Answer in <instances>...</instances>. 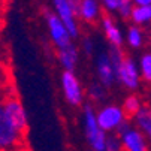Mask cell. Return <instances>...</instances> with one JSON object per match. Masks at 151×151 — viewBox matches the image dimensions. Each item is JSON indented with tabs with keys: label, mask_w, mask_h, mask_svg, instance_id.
<instances>
[{
	"label": "cell",
	"mask_w": 151,
	"mask_h": 151,
	"mask_svg": "<svg viewBox=\"0 0 151 151\" xmlns=\"http://www.w3.org/2000/svg\"><path fill=\"white\" fill-rule=\"evenodd\" d=\"M111 57L114 72H115V79L121 82L124 87L135 90L139 84V72L135 61L130 57H126L120 48L112 47L111 51L108 52Z\"/></svg>",
	"instance_id": "obj_1"
},
{
	"label": "cell",
	"mask_w": 151,
	"mask_h": 151,
	"mask_svg": "<svg viewBox=\"0 0 151 151\" xmlns=\"http://www.w3.org/2000/svg\"><path fill=\"white\" fill-rule=\"evenodd\" d=\"M23 130L9 115L5 100L0 99V151H14L24 138Z\"/></svg>",
	"instance_id": "obj_2"
},
{
	"label": "cell",
	"mask_w": 151,
	"mask_h": 151,
	"mask_svg": "<svg viewBox=\"0 0 151 151\" xmlns=\"http://www.w3.org/2000/svg\"><path fill=\"white\" fill-rule=\"evenodd\" d=\"M84 130H85L87 141L91 147V151H105L106 150L108 136L100 129V126L97 123V115L94 114L93 108L90 105H87L84 109Z\"/></svg>",
	"instance_id": "obj_3"
},
{
	"label": "cell",
	"mask_w": 151,
	"mask_h": 151,
	"mask_svg": "<svg viewBox=\"0 0 151 151\" xmlns=\"http://www.w3.org/2000/svg\"><path fill=\"white\" fill-rule=\"evenodd\" d=\"M45 19H47V24H48V32H50V36L54 42V45L58 48V50H63V48H66L69 47L72 42V36L69 35L68 29L64 27L63 24V21L58 18L57 14L54 12H50L47 11L45 12Z\"/></svg>",
	"instance_id": "obj_4"
},
{
	"label": "cell",
	"mask_w": 151,
	"mask_h": 151,
	"mask_svg": "<svg viewBox=\"0 0 151 151\" xmlns=\"http://www.w3.org/2000/svg\"><path fill=\"white\" fill-rule=\"evenodd\" d=\"M97 115V123L103 132H111L117 129L126 121V114L123 108L117 105H108L96 114Z\"/></svg>",
	"instance_id": "obj_5"
},
{
	"label": "cell",
	"mask_w": 151,
	"mask_h": 151,
	"mask_svg": "<svg viewBox=\"0 0 151 151\" xmlns=\"http://www.w3.org/2000/svg\"><path fill=\"white\" fill-rule=\"evenodd\" d=\"M61 87H63V93L66 100L73 105L78 106L82 102V88H81V84L78 81V78L75 76L73 72H68L64 70L61 75Z\"/></svg>",
	"instance_id": "obj_6"
},
{
	"label": "cell",
	"mask_w": 151,
	"mask_h": 151,
	"mask_svg": "<svg viewBox=\"0 0 151 151\" xmlns=\"http://www.w3.org/2000/svg\"><path fill=\"white\" fill-rule=\"evenodd\" d=\"M52 5L55 8V14L63 21V24L68 29L69 35L72 37H78L79 30H78V24L75 19V14L69 5V0H52Z\"/></svg>",
	"instance_id": "obj_7"
},
{
	"label": "cell",
	"mask_w": 151,
	"mask_h": 151,
	"mask_svg": "<svg viewBox=\"0 0 151 151\" xmlns=\"http://www.w3.org/2000/svg\"><path fill=\"white\" fill-rule=\"evenodd\" d=\"M121 151H148V144L145 135L139 129H129L127 132L120 135Z\"/></svg>",
	"instance_id": "obj_8"
},
{
	"label": "cell",
	"mask_w": 151,
	"mask_h": 151,
	"mask_svg": "<svg viewBox=\"0 0 151 151\" xmlns=\"http://www.w3.org/2000/svg\"><path fill=\"white\" fill-rule=\"evenodd\" d=\"M97 75L100 82L105 87H109V85L115 81V72H114V66L111 57L108 52H103L97 57Z\"/></svg>",
	"instance_id": "obj_9"
},
{
	"label": "cell",
	"mask_w": 151,
	"mask_h": 151,
	"mask_svg": "<svg viewBox=\"0 0 151 151\" xmlns=\"http://www.w3.org/2000/svg\"><path fill=\"white\" fill-rule=\"evenodd\" d=\"M102 27L105 30V35L108 37V40L111 42V45L115 48H121L123 45V35L118 30V27L115 26L114 19L109 15H103L102 17Z\"/></svg>",
	"instance_id": "obj_10"
},
{
	"label": "cell",
	"mask_w": 151,
	"mask_h": 151,
	"mask_svg": "<svg viewBox=\"0 0 151 151\" xmlns=\"http://www.w3.org/2000/svg\"><path fill=\"white\" fill-rule=\"evenodd\" d=\"M57 55H58V61L63 66V69L68 70V72H73V69L76 66V61H78V51H76V48L70 44L66 48L58 50Z\"/></svg>",
	"instance_id": "obj_11"
},
{
	"label": "cell",
	"mask_w": 151,
	"mask_h": 151,
	"mask_svg": "<svg viewBox=\"0 0 151 151\" xmlns=\"http://www.w3.org/2000/svg\"><path fill=\"white\" fill-rule=\"evenodd\" d=\"M100 15V6L97 3V0H82L81 8H79V17L84 21L93 23L96 21Z\"/></svg>",
	"instance_id": "obj_12"
},
{
	"label": "cell",
	"mask_w": 151,
	"mask_h": 151,
	"mask_svg": "<svg viewBox=\"0 0 151 151\" xmlns=\"http://www.w3.org/2000/svg\"><path fill=\"white\" fill-rule=\"evenodd\" d=\"M135 120H136L139 130L151 141V112H150V108H142L138 112V115L135 117Z\"/></svg>",
	"instance_id": "obj_13"
},
{
	"label": "cell",
	"mask_w": 151,
	"mask_h": 151,
	"mask_svg": "<svg viewBox=\"0 0 151 151\" xmlns=\"http://www.w3.org/2000/svg\"><path fill=\"white\" fill-rule=\"evenodd\" d=\"M141 109H142V106H141V100H139L138 96L132 94V96H129V97L124 100L123 111H124L126 117H136Z\"/></svg>",
	"instance_id": "obj_14"
},
{
	"label": "cell",
	"mask_w": 151,
	"mask_h": 151,
	"mask_svg": "<svg viewBox=\"0 0 151 151\" xmlns=\"http://www.w3.org/2000/svg\"><path fill=\"white\" fill-rule=\"evenodd\" d=\"M133 23L136 24H144L151 21V5H144V6H135L132 17Z\"/></svg>",
	"instance_id": "obj_15"
},
{
	"label": "cell",
	"mask_w": 151,
	"mask_h": 151,
	"mask_svg": "<svg viewBox=\"0 0 151 151\" xmlns=\"http://www.w3.org/2000/svg\"><path fill=\"white\" fill-rule=\"evenodd\" d=\"M127 40H129V44H130L133 48H138L141 47L142 44V33L138 27H130L127 32Z\"/></svg>",
	"instance_id": "obj_16"
},
{
	"label": "cell",
	"mask_w": 151,
	"mask_h": 151,
	"mask_svg": "<svg viewBox=\"0 0 151 151\" xmlns=\"http://www.w3.org/2000/svg\"><path fill=\"white\" fill-rule=\"evenodd\" d=\"M141 75L145 81L151 82V54H145L141 58Z\"/></svg>",
	"instance_id": "obj_17"
},
{
	"label": "cell",
	"mask_w": 151,
	"mask_h": 151,
	"mask_svg": "<svg viewBox=\"0 0 151 151\" xmlns=\"http://www.w3.org/2000/svg\"><path fill=\"white\" fill-rule=\"evenodd\" d=\"M9 79V72H8V64L3 60V55L0 54V90H3Z\"/></svg>",
	"instance_id": "obj_18"
},
{
	"label": "cell",
	"mask_w": 151,
	"mask_h": 151,
	"mask_svg": "<svg viewBox=\"0 0 151 151\" xmlns=\"http://www.w3.org/2000/svg\"><path fill=\"white\" fill-rule=\"evenodd\" d=\"M105 151H121V141L118 136H109Z\"/></svg>",
	"instance_id": "obj_19"
},
{
	"label": "cell",
	"mask_w": 151,
	"mask_h": 151,
	"mask_svg": "<svg viewBox=\"0 0 151 151\" xmlns=\"http://www.w3.org/2000/svg\"><path fill=\"white\" fill-rule=\"evenodd\" d=\"M133 5H132V0H129V2H124L120 8H118V12L121 17L124 18H129V17H132V12H133Z\"/></svg>",
	"instance_id": "obj_20"
},
{
	"label": "cell",
	"mask_w": 151,
	"mask_h": 151,
	"mask_svg": "<svg viewBox=\"0 0 151 151\" xmlns=\"http://www.w3.org/2000/svg\"><path fill=\"white\" fill-rule=\"evenodd\" d=\"M90 96L94 99V100H102L105 97V90L102 85H97V84H93L91 88H90Z\"/></svg>",
	"instance_id": "obj_21"
},
{
	"label": "cell",
	"mask_w": 151,
	"mask_h": 151,
	"mask_svg": "<svg viewBox=\"0 0 151 151\" xmlns=\"http://www.w3.org/2000/svg\"><path fill=\"white\" fill-rule=\"evenodd\" d=\"M102 2L108 11H118V8L123 5L121 0H102Z\"/></svg>",
	"instance_id": "obj_22"
},
{
	"label": "cell",
	"mask_w": 151,
	"mask_h": 151,
	"mask_svg": "<svg viewBox=\"0 0 151 151\" xmlns=\"http://www.w3.org/2000/svg\"><path fill=\"white\" fill-rule=\"evenodd\" d=\"M81 3H82V0H69V5H70V8H72V11H73L75 17H76V15H79Z\"/></svg>",
	"instance_id": "obj_23"
},
{
	"label": "cell",
	"mask_w": 151,
	"mask_h": 151,
	"mask_svg": "<svg viewBox=\"0 0 151 151\" xmlns=\"http://www.w3.org/2000/svg\"><path fill=\"white\" fill-rule=\"evenodd\" d=\"M82 45H84L85 52H88V54H91V52H93V42H91V39H85Z\"/></svg>",
	"instance_id": "obj_24"
},
{
	"label": "cell",
	"mask_w": 151,
	"mask_h": 151,
	"mask_svg": "<svg viewBox=\"0 0 151 151\" xmlns=\"http://www.w3.org/2000/svg\"><path fill=\"white\" fill-rule=\"evenodd\" d=\"M133 2L136 3V6H144V5H151L150 0H133Z\"/></svg>",
	"instance_id": "obj_25"
},
{
	"label": "cell",
	"mask_w": 151,
	"mask_h": 151,
	"mask_svg": "<svg viewBox=\"0 0 151 151\" xmlns=\"http://www.w3.org/2000/svg\"><path fill=\"white\" fill-rule=\"evenodd\" d=\"M121 2H123V3H124V2H129V0H121Z\"/></svg>",
	"instance_id": "obj_26"
},
{
	"label": "cell",
	"mask_w": 151,
	"mask_h": 151,
	"mask_svg": "<svg viewBox=\"0 0 151 151\" xmlns=\"http://www.w3.org/2000/svg\"><path fill=\"white\" fill-rule=\"evenodd\" d=\"M150 112H151V106H150Z\"/></svg>",
	"instance_id": "obj_27"
},
{
	"label": "cell",
	"mask_w": 151,
	"mask_h": 151,
	"mask_svg": "<svg viewBox=\"0 0 151 151\" xmlns=\"http://www.w3.org/2000/svg\"><path fill=\"white\" fill-rule=\"evenodd\" d=\"M150 3H151V0H150Z\"/></svg>",
	"instance_id": "obj_28"
}]
</instances>
